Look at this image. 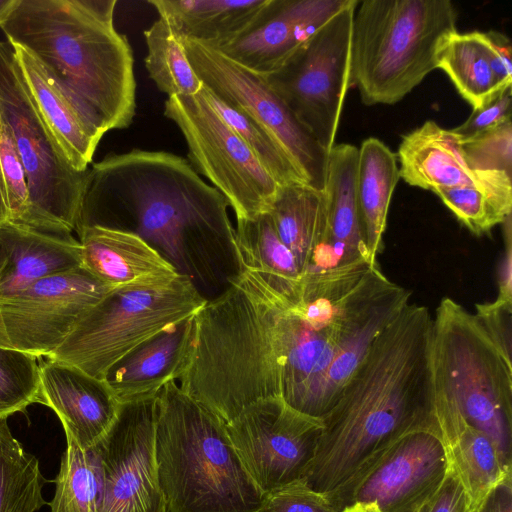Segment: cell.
Wrapping results in <instances>:
<instances>
[{
  "label": "cell",
  "mask_w": 512,
  "mask_h": 512,
  "mask_svg": "<svg viewBox=\"0 0 512 512\" xmlns=\"http://www.w3.org/2000/svg\"><path fill=\"white\" fill-rule=\"evenodd\" d=\"M352 2L326 22L281 68L265 75L295 117L326 151L335 145L351 87Z\"/></svg>",
  "instance_id": "12"
},
{
  "label": "cell",
  "mask_w": 512,
  "mask_h": 512,
  "mask_svg": "<svg viewBox=\"0 0 512 512\" xmlns=\"http://www.w3.org/2000/svg\"><path fill=\"white\" fill-rule=\"evenodd\" d=\"M12 47L46 126L74 169L87 171L101 138L83 121L39 62L21 46Z\"/></svg>",
  "instance_id": "29"
},
{
  "label": "cell",
  "mask_w": 512,
  "mask_h": 512,
  "mask_svg": "<svg viewBox=\"0 0 512 512\" xmlns=\"http://www.w3.org/2000/svg\"><path fill=\"white\" fill-rule=\"evenodd\" d=\"M156 395L121 403L96 446L103 473L101 512H166L155 455Z\"/></svg>",
  "instance_id": "17"
},
{
  "label": "cell",
  "mask_w": 512,
  "mask_h": 512,
  "mask_svg": "<svg viewBox=\"0 0 512 512\" xmlns=\"http://www.w3.org/2000/svg\"><path fill=\"white\" fill-rule=\"evenodd\" d=\"M358 148L334 145L328 154L324 195L328 218V253L332 267L373 258L364 243L356 196Z\"/></svg>",
  "instance_id": "26"
},
{
  "label": "cell",
  "mask_w": 512,
  "mask_h": 512,
  "mask_svg": "<svg viewBox=\"0 0 512 512\" xmlns=\"http://www.w3.org/2000/svg\"><path fill=\"white\" fill-rule=\"evenodd\" d=\"M46 483L38 459L12 435L7 419L0 420V512H36L48 504Z\"/></svg>",
  "instance_id": "34"
},
{
  "label": "cell",
  "mask_w": 512,
  "mask_h": 512,
  "mask_svg": "<svg viewBox=\"0 0 512 512\" xmlns=\"http://www.w3.org/2000/svg\"><path fill=\"white\" fill-rule=\"evenodd\" d=\"M235 249L240 273L273 297L288 301L298 292L301 272L292 252L279 238L270 213L237 219Z\"/></svg>",
  "instance_id": "27"
},
{
  "label": "cell",
  "mask_w": 512,
  "mask_h": 512,
  "mask_svg": "<svg viewBox=\"0 0 512 512\" xmlns=\"http://www.w3.org/2000/svg\"><path fill=\"white\" fill-rule=\"evenodd\" d=\"M352 0H269L237 38L214 47L261 75L281 68L326 22ZM213 47V46H212Z\"/></svg>",
  "instance_id": "18"
},
{
  "label": "cell",
  "mask_w": 512,
  "mask_h": 512,
  "mask_svg": "<svg viewBox=\"0 0 512 512\" xmlns=\"http://www.w3.org/2000/svg\"><path fill=\"white\" fill-rule=\"evenodd\" d=\"M40 403V366L36 358L0 346V420Z\"/></svg>",
  "instance_id": "37"
},
{
  "label": "cell",
  "mask_w": 512,
  "mask_h": 512,
  "mask_svg": "<svg viewBox=\"0 0 512 512\" xmlns=\"http://www.w3.org/2000/svg\"><path fill=\"white\" fill-rule=\"evenodd\" d=\"M194 316L153 335L107 371L103 381L120 403L154 396L181 378L194 339Z\"/></svg>",
  "instance_id": "20"
},
{
  "label": "cell",
  "mask_w": 512,
  "mask_h": 512,
  "mask_svg": "<svg viewBox=\"0 0 512 512\" xmlns=\"http://www.w3.org/2000/svg\"><path fill=\"white\" fill-rule=\"evenodd\" d=\"M263 512H338L326 495L310 488L302 479L266 495Z\"/></svg>",
  "instance_id": "40"
},
{
  "label": "cell",
  "mask_w": 512,
  "mask_h": 512,
  "mask_svg": "<svg viewBox=\"0 0 512 512\" xmlns=\"http://www.w3.org/2000/svg\"><path fill=\"white\" fill-rule=\"evenodd\" d=\"M276 232L302 273L331 268L324 192L307 183L282 185L269 211Z\"/></svg>",
  "instance_id": "25"
},
{
  "label": "cell",
  "mask_w": 512,
  "mask_h": 512,
  "mask_svg": "<svg viewBox=\"0 0 512 512\" xmlns=\"http://www.w3.org/2000/svg\"><path fill=\"white\" fill-rule=\"evenodd\" d=\"M180 389L225 423L251 404L281 396L274 303L244 274L195 314Z\"/></svg>",
  "instance_id": "5"
},
{
  "label": "cell",
  "mask_w": 512,
  "mask_h": 512,
  "mask_svg": "<svg viewBox=\"0 0 512 512\" xmlns=\"http://www.w3.org/2000/svg\"><path fill=\"white\" fill-rule=\"evenodd\" d=\"M511 177L495 171L476 185L438 188L433 193L465 228L481 236L511 216Z\"/></svg>",
  "instance_id": "32"
},
{
  "label": "cell",
  "mask_w": 512,
  "mask_h": 512,
  "mask_svg": "<svg viewBox=\"0 0 512 512\" xmlns=\"http://www.w3.org/2000/svg\"><path fill=\"white\" fill-rule=\"evenodd\" d=\"M448 472L440 433L406 434L347 484L326 496L338 512L372 504L380 512H418L439 490Z\"/></svg>",
  "instance_id": "16"
},
{
  "label": "cell",
  "mask_w": 512,
  "mask_h": 512,
  "mask_svg": "<svg viewBox=\"0 0 512 512\" xmlns=\"http://www.w3.org/2000/svg\"><path fill=\"white\" fill-rule=\"evenodd\" d=\"M40 403L58 416L65 436L92 449L116 421L121 403L103 380L51 359L40 364Z\"/></svg>",
  "instance_id": "19"
},
{
  "label": "cell",
  "mask_w": 512,
  "mask_h": 512,
  "mask_svg": "<svg viewBox=\"0 0 512 512\" xmlns=\"http://www.w3.org/2000/svg\"><path fill=\"white\" fill-rule=\"evenodd\" d=\"M164 115L181 131L191 166L226 198L236 220L271 210L280 185L209 103L203 88L192 96L168 97Z\"/></svg>",
  "instance_id": "11"
},
{
  "label": "cell",
  "mask_w": 512,
  "mask_h": 512,
  "mask_svg": "<svg viewBox=\"0 0 512 512\" xmlns=\"http://www.w3.org/2000/svg\"><path fill=\"white\" fill-rule=\"evenodd\" d=\"M490 67L501 86L512 85V46L510 39L499 31L481 32Z\"/></svg>",
  "instance_id": "43"
},
{
  "label": "cell",
  "mask_w": 512,
  "mask_h": 512,
  "mask_svg": "<svg viewBox=\"0 0 512 512\" xmlns=\"http://www.w3.org/2000/svg\"><path fill=\"white\" fill-rule=\"evenodd\" d=\"M155 455L166 512H263L226 423L175 381L156 395Z\"/></svg>",
  "instance_id": "6"
},
{
  "label": "cell",
  "mask_w": 512,
  "mask_h": 512,
  "mask_svg": "<svg viewBox=\"0 0 512 512\" xmlns=\"http://www.w3.org/2000/svg\"><path fill=\"white\" fill-rule=\"evenodd\" d=\"M432 315L409 303L373 340L321 419L323 430L302 480L335 492L396 441L418 430L439 431L431 380Z\"/></svg>",
  "instance_id": "3"
},
{
  "label": "cell",
  "mask_w": 512,
  "mask_h": 512,
  "mask_svg": "<svg viewBox=\"0 0 512 512\" xmlns=\"http://www.w3.org/2000/svg\"><path fill=\"white\" fill-rule=\"evenodd\" d=\"M207 302L186 276L116 287L80 320L48 359L103 380L135 347L195 315Z\"/></svg>",
  "instance_id": "9"
},
{
  "label": "cell",
  "mask_w": 512,
  "mask_h": 512,
  "mask_svg": "<svg viewBox=\"0 0 512 512\" xmlns=\"http://www.w3.org/2000/svg\"><path fill=\"white\" fill-rule=\"evenodd\" d=\"M62 454L51 512H101L103 473L97 447L82 449L69 437Z\"/></svg>",
  "instance_id": "33"
},
{
  "label": "cell",
  "mask_w": 512,
  "mask_h": 512,
  "mask_svg": "<svg viewBox=\"0 0 512 512\" xmlns=\"http://www.w3.org/2000/svg\"><path fill=\"white\" fill-rule=\"evenodd\" d=\"M180 40L203 85L266 130L286 152L303 180L323 191L329 152L295 117L266 77L212 46Z\"/></svg>",
  "instance_id": "13"
},
{
  "label": "cell",
  "mask_w": 512,
  "mask_h": 512,
  "mask_svg": "<svg viewBox=\"0 0 512 512\" xmlns=\"http://www.w3.org/2000/svg\"><path fill=\"white\" fill-rule=\"evenodd\" d=\"M0 180L9 221L28 226L30 190L25 169L7 125L0 120Z\"/></svg>",
  "instance_id": "38"
},
{
  "label": "cell",
  "mask_w": 512,
  "mask_h": 512,
  "mask_svg": "<svg viewBox=\"0 0 512 512\" xmlns=\"http://www.w3.org/2000/svg\"><path fill=\"white\" fill-rule=\"evenodd\" d=\"M476 512H512V477L495 486Z\"/></svg>",
  "instance_id": "45"
},
{
  "label": "cell",
  "mask_w": 512,
  "mask_h": 512,
  "mask_svg": "<svg viewBox=\"0 0 512 512\" xmlns=\"http://www.w3.org/2000/svg\"><path fill=\"white\" fill-rule=\"evenodd\" d=\"M180 39L218 47L244 33L269 0H149Z\"/></svg>",
  "instance_id": "28"
},
{
  "label": "cell",
  "mask_w": 512,
  "mask_h": 512,
  "mask_svg": "<svg viewBox=\"0 0 512 512\" xmlns=\"http://www.w3.org/2000/svg\"><path fill=\"white\" fill-rule=\"evenodd\" d=\"M418 512H470L466 494L450 470L439 490Z\"/></svg>",
  "instance_id": "44"
},
{
  "label": "cell",
  "mask_w": 512,
  "mask_h": 512,
  "mask_svg": "<svg viewBox=\"0 0 512 512\" xmlns=\"http://www.w3.org/2000/svg\"><path fill=\"white\" fill-rule=\"evenodd\" d=\"M115 0H18L0 25L28 51L99 137L131 125L133 51L113 24Z\"/></svg>",
  "instance_id": "4"
},
{
  "label": "cell",
  "mask_w": 512,
  "mask_h": 512,
  "mask_svg": "<svg viewBox=\"0 0 512 512\" xmlns=\"http://www.w3.org/2000/svg\"><path fill=\"white\" fill-rule=\"evenodd\" d=\"M343 512H380L378 508L372 504H356L345 509Z\"/></svg>",
  "instance_id": "48"
},
{
  "label": "cell",
  "mask_w": 512,
  "mask_h": 512,
  "mask_svg": "<svg viewBox=\"0 0 512 512\" xmlns=\"http://www.w3.org/2000/svg\"><path fill=\"white\" fill-rule=\"evenodd\" d=\"M512 85L502 89L484 106L473 109L461 125L451 129L460 140L472 138L511 120Z\"/></svg>",
  "instance_id": "41"
},
{
  "label": "cell",
  "mask_w": 512,
  "mask_h": 512,
  "mask_svg": "<svg viewBox=\"0 0 512 512\" xmlns=\"http://www.w3.org/2000/svg\"><path fill=\"white\" fill-rule=\"evenodd\" d=\"M450 78L473 109L491 101L502 89L488 60L480 31L447 36L437 52V69Z\"/></svg>",
  "instance_id": "31"
},
{
  "label": "cell",
  "mask_w": 512,
  "mask_h": 512,
  "mask_svg": "<svg viewBox=\"0 0 512 512\" xmlns=\"http://www.w3.org/2000/svg\"><path fill=\"white\" fill-rule=\"evenodd\" d=\"M411 292L392 282L377 259L301 274L297 296L274 303L280 354V398L322 419L375 337L410 303Z\"/></svg>",
  "instance_id": "2"
},
{
  "label": "cell",
  "mask_w": 512,
  "mask_h": 512,
  "mask_svg": "<svg viewBox=\"0 0 512 512\" xmlns=\"http://www.w3.org/2000/svg\"><path fill=\"white\" fill-rule=\"evenodd\" d=\"M434 410L448 470L462 486L470 512H476L490 491L511 476L512 466L485 433L445 407L434 405Z\"/></svg>",
  "instance_id": "24"
},
{
  "label": "cell",
  "mask_w": 512,
  "mask_h": 512,
  "mask_svg": "<svg viewBox=\"0 0 512 512\" xmlns=\"http://www.w3.org/2000/svg\"><path fill=\"white\" fill-rule=\"evenodd\" d=\"M430 349L434 405L485 433L512 466V361L475 314L445 297L432 316Z\"/></svg>",
  "instance_id": "8"
},
{
  "label": "cell",
  "mask_w": 512,
  "mask_h": 512,
  "mask_svg": "<svg viewBox=\"0 0 512 512\" xmlns=\"http://www.w3.org/2000/svg\"><path fill=\"white\" fill-rule=\"evenodd\" d=\"M396 156L400 178L432 192L438 188L476 185L495 172L470 170L458 136L432 120L404 135Z\"/></svg>",
  "instance_id": "23"
},
{
  "label": "cell",
  "mask_w": 512,
  "mask_h": 512,
  "mask_svg": "<svg viewBox=\"0 0 512 512\" xmlns=\"http://www.w3.org/2000/svg\"><path fill=\"white\" fill-rule=\"evenodd\" d=\"M229 207L185 158L132 149L88 169L76 231L100 226L134 233L200 292L217 280L220 260L239 267Z\"/></svg>",
  "instance_id": "1"
},
{
  "label": "cell",
  "mask_w": 512,
  "mask_h": 512,
  "mask_svg": "<svg viewBox=\"0 0 512 512\" xmlns=\"http://www.w3.org/2000/svg\"><path fill=\"white\" fill-rule=\"evenodd\" d=\"M82 266L80 243L7 221L0 225V299Z\"/></svg>",
  "instance_id": "21"
},
{
  "label": "cell",
  "mask_w": 512,
  "mask_h": 512,
  "mask_svg": "<svg viewBox=\"0 0 512 512\" xmlns=\"http://www.w3.org/2000/svg\"><path fill=\"white\" fill-rule=\"evenodd\" d=\"M399 179L396 154L377 138L364 140L358 148L356 196L362 237L376 259L383 247L389 205Z\"/></svg>",
  "instance_id": "30"
},
{
  "label": "cell",
  "mask_w": 512,
  "mask_h": 512,
  "mask_svg": "<svg viewBox=\"0 0 512 512\" xmlns=\"http://www.w3.org/2000/svg\"><path fill=\"white\" fill-rule=\"evenodd\" d=\"M226 429L247 472L267 495L303 478L323 423L274 397L251 404Z\"/></svg>",
  "instance_id": "15"
},
{
  "label": "cell",
  "mask_w": 512,
  "mask_h": 512,
  "mask_svg": "<svg viewBox=\"0 0 512 512\" xmlns=\"http://www.w3.org/2000/svg\"><path fill=\"white\" fill-rule=\"evenodd\" d=\"M449 0H364L352 23L350 79L365 105L395 104L437 69L443 40L456 32Z\"/></svg>",
  "instance_id": "7"
},
{
  "label": "cell",
  "mask_w": 512,
  "mask_h": 512,
  "mask_svg": "<svg viewBox=\"0 0 512 512\" xmlns=\"http://www.w3.org/2000/svg\"><path fill=\"white\" fill-rule=\"evenodd\" d=\"M112 289L80 266L0 299V346L49 357Z\"/></svg>",
  "instance_id": "14"
},
{
  "label": "cell",
  "mask_w": 512,
  "mask_h": 512,
  "mask_svg": "<svg viewBox=\"0 0 512 512\" xmlns=\"http://www.w3.org/2000/svg\"><path fill=\"white\" fill-rule=\"evenodd\" d=\"M7 221H9V214L0 180V225Z\"/></svg>",
  "instance_id": "47"
},
{
  "label": "cell",
  "mask_w": 512,
  "mask_h": 512,
  "mask_svg": "<svg viewBox=\"0 0 512 512\" xmlns=\"http://www.w3.org/2000/svg\"><path fill=\"white\" fill-rule=\"evenodd\" d=\"M81 263L88 272L111 287L169 279L174 267L138 235L100 226L77 230Z\"/></svg>",
  "instance_id": "22"
},
{
  "label": "cell",
  "mask_w": 512,
  "mask_h": 512,
  "mask_svg": "<svg viewBox=\"0 0 512 512\" xmlns=\"http://www.w3.org/2000/svg\"><path fill=\"white\" fill-rule=\"evenodd\" d=\"M145 67L157 88L168 97L197 94L203 83L194 72L180 38L163 17L146 30Z\"/></svg>",
  "instance_id": "35"
},
{
  "label": "cell",
  "mask_w": 512,
  "mask_h": 512,
  "mask_svg": "<svg viewBox=\"0 0 512 512\" xmlns=\"http://www.w3.org/2000/svg\"><path fill=\"white\" fill-rule=\"evenodd\" d=\"M476 307V317L503 356L512 361V299L497 297L494 302L477 304Z\"/></svg>",
  "instance_id": "42"
},
{
  "label": "cell",
  "mask_w": 512,
  "mask_h": 512,
  "mask_svg": "<svg viewBox=\"0 0 512 512\" xmlns=\"http://www.w3.org/2000/svg\"><path fill=\"white\" fill-rule=\"evenodd\" d=\"M0 120L9 128L26 172L28 227L72 236L88 170L74 169L46 126L8 41H0Z\"/></svg>",
  "instance_id": "10"
},
{
  "label": "cell",
  "mask_w": 512,
  "mask_h": 512,
  "mask_svg": "<svg viewBox=\"0 0 512 512\" xmlns=\"http://www.w3.org/2000/svg\"><path fill=\"white\" fill-rule=\"evenodd\" d=\"M205 96L217 113L241 138L260 164L282 186L306 183L278 142L239 109L232 107L203 86Z\"/></svg>",
  "instance_id": "36"
},
{
  "label": "cell",
  "mask_w": 512,
  "mask_h": 512,
  "mask_svg": "<svg viewBox=\"0 0 512 512\" xmlns=\"http://www.w3.org/2000/svg\"><path fill=\"white\" fill-rule=\"evenodd\" d=\"M18 0H0V25L7 19Z\"/></svg>",
  "instance_id": "46"
},
{
  "label": "cell",
  "mask_w": 512,
  "mask_h": 512,
  "mask_svg": "<svg viewBox=\"0 0 512 512\" xmlns=\"http://www.w3.org/2000/svg\"><path fill=\"white\" fill-rule=\"evenodd\" d=\"M461 153L474 172L499 171L512 176V121L460 140Z\"/></svg>",
  "instance_id": "39"
}]
</instances>
